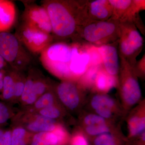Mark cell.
<instances>
[{
    "mask_svg": "<svg viewBox=\"0 0 145 145\" xmlns=\"http://www.w3.org/2000/svg\"><path fill=\"white\" fill-rule=\"evenodd\" d=\"M108 1L113 8V13L116 11L120 14L127 10L133 3L130 0H109Z\"/></svg>",
    "mask_w": 145,
    "mask_h": 145,
    "instance_id": "cell-21",
    "label": "cell"
},
{
    "mask_svg": "<svg viewBox=\"0 0 145 145\" xmlns=\"http://www.w3.org/2000/svg\"><path fill=\"white\" fill-rule=\"evenodd\" d=\"M9 118L8 109L2 103H0V124L5 123Z\"/></svg>",
    "mask_w": 145,
    "mask_h": 145,
    "instance_id": "cell-29",
    "label": "cell"
},
{
    "mask_svg": "<svg viewBox=\"0 0 145 145\" xmlns=\"http://www.w3.org/2000/svg\"><path fill=\"white\" fill-rule=\"evenodd\" d=\"M24 24L51 35L52 27L48 14L42 6L31 5L26 8L24 14Z\"/></svg>",
    "mask_w": 145,
    "mask_h": 145,
    "instance_id": "cell-7",
    "label": "cell"
},
{
    "mask_svg": "<svg viewBox=\"0 0 145 145\" xmlns=\"http://www.w3.org/2000/svg\"><path fill=\"white\" fill-rule=\"evenodd\" d=\"M33 90L37 96L43 94L46 89L45 84L40 81H37L33 84Z\"/></svg>",
    "mask_w": 145,
    "mask_h": 145,
    "instance_id": "cell-28",
    "label": "cell"
},
{
    "mask_svg": "<svg viewBox=\"0 0 145 145\" xmlns=\"http://www.w3.org/2000/svg\"><path fill=\"white\" fill-rule=\"evenodd\" d=\"M59 140L52 132H40L34 136L31 145H57Z\"/></svg>",
    "mask_w": 145,
    "mask_h": 145,
    "instance_id": "cell-15",
    "label": "cell"
},
{
    "mask_svg": "<svg viewBox=\"0 0 145 145\" xmlns=\"http://www.w3.org/2000/svg\"><path fill=\"white\" fill-rule=\"evenodd\" d=\"M71 2L46 1L43 7L49 16L52 32L57 37L68 38L78 29V22Z\"/></svg>",
    "mask_w": 145,
    "mask_h": 145,
    "instance_id": "cell-1",
    "label": "cell"
},
{
    "mask_svg": "<svg viewBox=\"0 0 145 145\" xmlns=\"http://www.w3.org/2000/svg\"><path fill=\"white\" fill-rule=\"evenodd\" d=\"M129 124L131 134L133 136L138 135L144 131L145 117H133L130 120Z\"/></svg>",
    "mask_w": 145,
    "mask_h": 145,
    "instance_id": "cell-17",
    "label": "cell"
},
{
    "mask_svg": "<svg viewBox=\"0 0 145 145\" xmlns=\"http://www.w3.org/2000/svg\"><path fill=\"white\" fill-rule=\"evenodd\" d=\"M90 61L89 54L80 53L76 47H72V57L69 69L71 73L80 75L85 72Z\"/></svg>",
    "mask_w": 145,
    "mask_h": 145,
    "instance_id": "cell-13",
    "label": "cell"
},
{
    "mask_svg": "<svg viewBox=\"0 0 145 145\" xmlns=\"http://www.w3.org/2000/svg\"><path fill=\"white\" fill-rule=\"evenodd\" d=\"M5 133L2 130H0V139L2 138L3 136Z\"/></svg>",
    "mask_w": 145,
    "mask_h": 145,
    "instance_id": "cell-36",
    "label": "cell"
},
{
    "mask_svg": "<svg viewBox=\"0 0 145 145\" xmlns=\"http://www.w3.org/2000/svg\"><path fill=\"white\" fill-rule=\"evenodd\" d=\"M120 34L119 48L122 56L126 59L134 57L143 46V39L140 32L135 27H126L121 29Z\"/></svg>",
    "mask_w": 145,
    "mask_h": 145,
    "instance_id": "cell-6",
    "label": "cell"
},
{
    "mask_svg": "<svg viewBox=\"0 0 145 145\" xmlns=\"http://www.w3.org/2000/svg\"><path fill=\"white\" fill-rule=\"evenodd\" d=\"M0 56L18 69L26 67L31 61L30 55L17 36L7 31H0Z\"/></svg>",
    "mask_w": 145,
    "mask_h": 145,
    "instance_id": "cell-3",
    "label": "cell"
},
{
    "mask_svg": "<svg viewBox=\"0 0 145 145\" xmlns=\"http://www.w3.org/2000/svg\"><path fill=\"white\" fill-rule=\"evenodd\" d=\"M34 82L29 79L25 83L24 88L22 95V100L27 104L31 105L36 102L37 95L33 90Z\"/></svg>",
    "mask_w": 145,
    "mask_h": 145,
    "instance_id": "cell-16",
    "label": "cell"
},
{
    "mask_svg": "<svg viewBox=\"0 0 145 145\" xmlns=\"http://www.w3.org/2000/svg\"><path fill=\"white\" fill-rule=\"evenodd\" d=\"M40 114L42 116L54 119L58 118L60 116V112L59 110L53 106L42 109L40 110Z\"/></svg>",
    "mask_w": 145,
    "mask_h": 145,
    "instance_id": "cell-26",
    "label": "cell"
},
{
    "mask_svg": "<svg viewBox=\"0 0 145 145\" xmlns=\"http://www.w3.org/2000/svg\"><path fill=\"white\" fill-rule=\"evenodd\" d=\"M111 76H108L103 72H100L96 75V86L99 89L105 90L112 88L114 86V79Z\"/></svg>",
    "mask_w": 145,
    "mask_h": 145,
    "instance_id": "cell-19",
    "label": "cell"
},
{
    "mask_svg": "<svg viewBox=\"0 0 145 145\" xmlns=\"http://www.w3.org/2000/svg\"><path fill=\"white\" fill-rule=\"evenodd\" d=\"M95 145H116L113 137L107 133L99 135L94 141Z\"/></svg>",
    "mask_w": 145,
    "mask_h": 145,
    "instance_id": "cell-25",
    "label": "cell"
},
{
    "mask_svg": "<svg viewBox=\"0 0 145 145\" xmlns=\"http://www.w3.org/2000/svg\"><path fill=\"white\" fill-rule=\"evenodd\" d=\"M114 104V101L111 98L105 95H96L93 97L91 102V106L95 110L100 107L111 108Z\"/></svg>",
    "mask_w": 145,
    "mask_h": 145,
    "instance_id": "cell-18",
    "label": "cell"
},
{
    "mask_svg": "<svg viewBox=\"0 0 145 145\" xmlns=\"http://www.w3.org/2000/svg\"><path fill=\"white\" fill-rule=\"evenodd\" d=\"M16 10L13 3L0 0V31H7L14 24Z\"/></svg>",
    "mask_w": 145,
    "mask_h": 145,
    "instance_id": "cell-10",
    "label": "cell"
},
{
    "mask_svg": "<svg viewBox=\"0 0 145 145\" xmlns=\"http://www.w3.org/2000/svg\"><path fill=\"white\" fill-rule=\"evenodd\" d=\"M4 76V71L2 70L0 71V91L3 89Z\"/></svg>",
    "mask_w": 145,
    "mask_h": 145,
    "instance_id": "cell-34",
    "label": "cell"
},
{
    "mask_svg": "<svg viewBox=\"0 0 145 145\" xmlns=\"http://www.w3.org/2000/svg\"><path fill=\"white\" fill-rule=\"evenodd\" d=\"M54 98L51 93H44L35 103V106L38 109H43L52 106Z\"/></svg>",
    "mask_w": 145,
    "mask_h": 145,
    "instance_id": "cell-23",
    "label": "cell"
},
{
    "mask_svg": "<svg viewBox=\"0 0 145 145\" xmlns=\"http://www.w3.org/2000/svg\"><path fill=\"white\" fill-rule=\"evenodd\" d=\"M89 12L92 18L101 21H105L113 12V8L108 1L96 0L90 3Z\"/></svg>",
    "mask_w": 145,
    "mask_h": 145,
    "instance_id": "cell-12",
    "label": "cell"
},
{
    "mask_svg": "<svg viewBox=\"0 0 145 145\" xmlns=\"http://www.w3.org/2000/svg\"><path fill=\"white\" fill-rule=\"evenodd\" d=\"M60 100L71 109L76 108L79 103V94L75 85L69 82L61 83L57 88Z\"/></svg>",
    "mask_w": 145,
    "mask_h": 145,
    "instance_id": "cell-9",
    "label": "cell"
},
{
    "mask_svg": "<svg viewBox=\"0 0 145 145\" xmlns=\"http://www.w3.org/2000/svg\"><path fill=\"white\" fill-rule=\"evenodd\" d=\"M122 91L125 102L129 105L137 103L141 96L140 84L137 80L133 77H129L125 81Z\"/></svg>",
    "mask_w": 145,
    "mask_h": 145,
    "instance_id": "cell-11",
    "label": "cell"
},
{
    "mask_svg": "<svg viewBox=\"0 0 145 145\" xmlns=\"http://www.w3.org/2000/svg\"><path fill=\"white\" fill-rule=\"evenodd\" d=\"M25 83L22 81L15 82L14 96L19 97L22 96L24 88Z\"/></svg>",
    "mask_w": 145,
    "mask_h": 145,
    "instance_id": "cell-30",
    "label": "cell"
},
{
    "mask_svg": "<svg viewBox=\"0 0 145 145\" xmlns=\"http://www.w3.org/2000/svg\"><path fill=\"white\" fill-rule=\"evenodd\" d=\"M55 121L41 115L34 121L28 125L27 128L31 131L38 132H51L55 129Z\"/></svg>",
    "mask_w": 145,
    "mask_h": 145,
    "instance_id": "cell-14",
    "label": "cell"
},
{
    "mask_svg": "<svg viewBox=\"0 0 145 145\" xmlns=\"http://www.w3.org/2000/svg\"><path fill=\"white\" fill-rule=\"evenodd\" d=\"M84 122L88 125H102L105 124V121L103 117L95 114H89L85 117Z\"/></svg>",
    "mask_w": 145,
    "mask_h": 145,
    "instance_id": "cell-27",
    "label": "cell"
},
{
    "mask_svg": "<svg viewBox=\"0 0 145 145\" xmlns=\"http://www.w3.org/2000/svg\"><path fill=\"white\" fill-rule=\"evenodd\" d=\"M6 62L1 56H0V71L2 70L3 68L5 66Z\"/></svg>",
    "mask_w": 145,
    "mask_h": 145,
    "instance_id": "cell-35",
    "label": "cell"
},
{
    "mask_svg": "<svg viewBox=\"0 0 145 145\" xmlns=\"http://www.w3.org/2000/svg\"><path fill=\"white\" fill-rule=\"evenodd\" d=\"M72 145H88L85 138L82 136H78L73 139Z\"/></svg>",
    "mask_w": 145,
    "mask_h": 145,
    "instance_id": "cell-33",
    "label": "cell"
},
{
    "mask_svg": "<svg viewBox=\"0 0 145 145\" xmlns=\"http://www.w3.org/2000/svg\"><path fill=\"white\" fill-rule=\"evenodd\" d=\"M25 130L22 128H18L13 130L11 135V145H26L24 140Z\"/></svg>",
    "mask_w": 145,
    "mask_h": 145,
    "instance_id": "cell-22",
    "label": "cell"
},
{
    "mask_svg": "<svg viewBox=\"0 0 145 145\" xmlns=\"http://www.w3.org/2000/svg\"><path fill=\"white\" fill-rule=\"evenodd\" d=\"M98 114L103 118H109L111 116L110 108L108 107H100L95 110Z\"/></svg>",
    "mask_w": 145,
    "mask_h": 145,
    "instance_id": "cell-31",
    "label": "cell"
},
{
    "mask_svg": "<svg viewBox=\"0 0 145 145\" xmlns=\"http://www.w3.org/2000/svg\"><path fill=\"white\" fill-rule=\"evenodd\" d=\"M15 82L11 75H5L2 90L3 98L5 100H8L14 96Z\"/></svg>",
    "mask_w": 145,
    "mask_h": 145,
    "instance_id": "cell-20",
    "label": "cell"
},
{
    "mask_svg": "<svg viewBox=\"0 0 145 145\" xmlns=\"http://www.w3.org/2000/svg\"><path fill=\"white\" fill-rule=\"evenodd\" d=\"M86 131L88 134L91 135H100L104 133H108V128L105 124L88 125Z\"/></svg>",
    "mask_w": 145,
    "mask_h": 145,
    "instance_id": "cell-24",
    "label": "cell"
},
{
    "mask_svg": "<svg viewBox=\"0 0 145 145\" xmlns=\"http://www.w3.org/2000/svg\"><path fill=\"white\" fill-rule=\"evenodd\" d=\"M117 29L118 25L112 21H97L86 25L82 35L87 41L96 43L111 37Z\"/></svg>",
    "mask_w": 145,
    "mask_h": 145,
    "instance_id": "cell-5",
    "label": "cell"
},
{
    "mask_svg": "<svg viewBox=\"0 0 145 145\" xmlns=\"http://www.w3.org/2000/svg\"><path fill=\"white\" fill-rule=\"evenodd\" d=\"M107 72L111 76L116 75L119 70L118 52L115 47L103 45L98 49Z\"/></svg>",
    "mask_w": 145,
    "mask_h": 145,
    "instance_id": "cell-8",
    "label": "cell"
},
{
    "mask_svg": "<svg viewBox=\"0 0 145 145\" xmlns=\"http://www.w3.org/2000/svg\"><path fill=\"white\" fill-rule=\"evenodd\" d=\"M11 135L10 131L5 133L3 137L0 139V145H11Z\"/></svg>",
    "mask_w": 145,
    "mask_h": 145,
    "instance_id": "cell-32",
    "label": "cell"
},
{
    "mask_svg": "<svg viewBox=\"0 0 145 145\" xmlns=\"http://www.w3.org/2000/svg\"><path fill=\"white\" fill-rule=\"evenodd\" d=\"M16 36L22 44L33 53H41L50 45L51 35L24 24Z\"/></svg>",
    "mask_w": 145,
    "mask_h": 145,
    "instance_id": "cell-4",
    "label": "cell"
},
{
    "mask_svg": "<svg viewBox=\"0 0 145 145\" xmlns=\"http://www.w3.org/2000/svg\"><path fill=\"white\" fill-rule=\"evenodd\" d=\"M41 53L42 62L47 69L61 76L70 75L72 47L62 43H55L49 45Z\"/></svg>",
    "mask_w": 145,
    "mask_h": 145,
    "instance_id": "cell-2",
    "label": "cell"
}]
</instances>
